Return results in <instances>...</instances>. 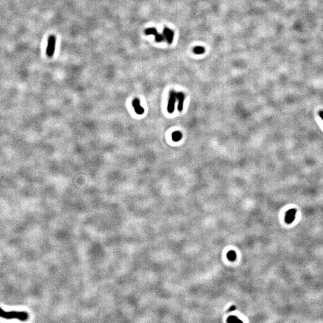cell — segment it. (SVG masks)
I'll return each mask as SVG.
<instances>
[{"label": "cell", "mask_w": 323, "mask_h": 323, "mask_svg": "<svg viewBox=\"0 0 323 323\" xmlns=\"http://www.w3.org/2000/svg\"><path fill=\"white\" fill-rule=\"evenodd\" d=\"M56 43V37L54 35H50L48 39L46 54L48 57H52L54 55Z\"/></svg>", "instance_id": "2"}, {"label": "cell", "mask_w": 323, "mask_h": 323, "mask_svg": "<svg viewBox=\"0 0 323 323\" xmlns=\"http://www.w3.org/2000/svg\"><path fill=\"white\" fill-rule=\"evenodd\" d=\"M132 105L137 114H142L144 112V108L140 105V102L138 98L134 99L132 101Z\"/></svg>", "instance_id": "5"}, {"label": "cell", "mask_w": 323, "mask_h": 323, "mask_svg": "<svg viewBox=\"0 0 323 323\" xmlns=\"http://www.w3.org/2000/svg\"><path fill=\"white\" fill-rule=\"evenodd\" d=\"M181 138H182V134L180 131H176L172 135V140L175 142H177L180 141L181 139Z\"/></svg>", "instance_id": "10"}, {"label": "cell", "mask_w": 323, "mask_h": 323, "mask_svg": "<svg viewBox=\"0 0 323 323\" xmlns=\"http://www.w3.org/2000/svg\"><path fill=\"white\" fill-rule=\"evenodd\" d=\"M0 317L4 319H18L20 321H24L28 319V314L26 312H19V311H10L6 312L0 308Z\"/></svg>", "instance_id": "1"}, {"label": "cell", "mask_w": 323, "mask_h": 323, "mask_svg": "<svg viewBox=\"0 0 323 323\" xmlns=\"http://www.w3.org/2000/svg\"><path fill=\"white\" fill-rule=\"evenodd\" d=\"M296 214V210L295 209H291L287 212L285 215V221L287 223H291L295 219Z\"/></svg>", "instance_id": "6"}, {"label": "cell", "mask_w": 323, "mask_h": 323, "mask_svg": "<svg viewBox=\"0 0 323 323\" xmlns=\"http://www.w3.org/2000/svg\"><path fill=\"white\" fill-rule=\"evenodd\" d=\"M177 99V93L174 90H171L169 92V98L168 104V111L172 113L175 109V103Z\"/></svg>", "instance_id": "3"}, {"label": "cell", "mask_w": 323, "mask_h": 323, "mask_svg": "<svg viewBox=\"0 0 323 323\" xmlns=\"http://www.w3.org/2000/svg\"><path fill=\"white\" fill-rule=\"evenodd\" d=\"M193 52L196 55H201L205 52V48L202 46H196L193 49Z\"/></svg>", "instance_id": "9"}, {"label": "cell", "mask_w": 323, "mask_h": 323, "mask_svg": "<svg viewBox=\"0 0 323 323\" xmlns=\"http://www.w3.org/2000/svg\"><path fill=\"white\" fill-rule=\"evenodd\" d=\"M319 115L320 116V117L321 118V119L323 120V111H320L319 112Z\"/></svg>", "instance_id": "12"}, {"label": "cell", "mask_w": 323, "mask_h": 323, "mask_svg": "<svg viewBox=\"0 0 323 323\" xmlns=\"http://www.w3.org/2000/svg\"><path fill=\"white\" fill-rule=\"evenodd\" d=\"M155 40L158 43H160L165 40L163 34H160L159 33L157 34L156 35H155Z\"/></svg>", "instance_id": "11"}, {"label": "cell", "mask_w": 323, "mask_h": 323, "mask_svg": "<svg viewBox=\"0 0 323 323\" xmlns=\"http://www.w3.org/2000/svg\"><path fill=\"white\" fill-rule=\"evenodd\" d=\"M144 33L147 35H156L157 34H158V31L156 28L152 27V28H148L145 30Z\"/></svg>", "instance_id": "8"}, {"label": "cell", "mask_w": 323, "mask_h": 323, "mask_svg": "<svg viewBox=\"0 0 323 323\" xmlns=\"http://www.w3.org/2000/svg\"><path fill=\"white\" fill-rule=\"evenodd\" d=\"M163 34L164 35L165 41L169 44H171L172 43L173 36H174V33H173V31L172 30H171V29H169L167 27H165L163 29Z\"/></svg>", "instance_id": "4"}, {"label": "cell", "mask_w": 323, "mask_h": 323, "mask_svg": "<svg viewBox=\"0 0 323 323\" xmlns=\"http://www.w3.org/2000/svg\"><path fill=\"white\" fill-rule=\"evenodd\" d=\"M177 99L178 101V110L179 111H181L183 108V103L185 99V95L183 92H178L177 93Z\"/></svg>", "instance_id": "7"}]
</instances>
